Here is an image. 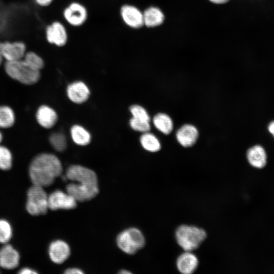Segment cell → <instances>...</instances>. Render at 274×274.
Returning a JSON list of instances; mask_svg holds the SVG:
<instances>
[{
    "label": "cell",
    "instance_id": "obj_5",
    "mask_svg": "<svg viewBox=\"0 0 274 274\" xmlns=\"http://www.w3.org/2000/svg\"><path fill=\"white\" fill-rule=\"evenodd\" d=\"M145 238L142 231L134 227L126 229L117 236L116 243L119 248L124 253L132 255L143 248Z\"/></svg>",
    "mask_w": 274,
    "mask_h": 274
},
{
    "label": "cell",
    "instance_id": "obj_15",
    "mask_svg": "<svg viewBox=\"0 0 274 274\" xmlns=\"http://www.w3.org/2000/svg\"><path fill=\"white\" fill-rule=\"evenodd\" d=\"M64 16L68 23L78 26L85 21L87 13L83 6L78 3H73L65 10Z\"/></svg>",
    "mask_w": 274,
    "mask_h": 274
},
{
    "label": "cell",
    "instance_id": "obj_24",
    "mask_svg": "<svg viewBox=\"0 0 274 274\" xmlns=\"http://www.w3.org/2000/svg\"><path fill=\"white\" fill-rule=\"evenodd\" d=\"M23 60L31 68L40 71L44 63L43 59L37 54L29 52L25 54Z\"/></svg>",
    "mask_w": 274,
    "mask_h": 274
},
{
    "label": "cell",
    "instance_id": "obj_18",
    "mask_svg": "<svg viewBox=\"0 0 274 274\" xmlns=\"http://www.w3.org/2000/svg\"><path fill=\"white\" fill-rule=\"evenodd\" d=\"M249 163L254 167L261 168L266 163V154L264 149L257 145L250 148L247 154Z\"/></svg>",
    "mask_w": 274,
    "mask_h": 274
},
{
    "label": "cell",
    "instance_id": "obj_7",
    "mask_svg": "<svg viewBox=\"0 0 274 274\" xmlns=\"http://www.w3.org/2000/svg\"><path fill=\"white\" fill-rule=\"evenodd\" d=\"M77 206V200L68 193L56 190L48 195L49 209L71 210Z\"/></svg>",
    "mask_w": 274,
    "mask_h": 274
},
{
    "label": "cell",
    "instance_id": "obj_27",
    "mask_svg": "<svg viewBox=\"0 0 274 274\" xmlns=\"http://www.w3.org/2000/svg\"><path fill=\"white\" fill-rule=\"evenodd\" d=\"M12 236V228L10 223L5 219H0V243L7 244Z\"/></svg>",
    "mask_w": 274,
    "mask_h": 274
},
{
    "label": "cell",
    "instance_id": "obj_37",
    "mask_svg": "<svg viewBox=\"0 0 274 274\" xmlns=\"http://www.w3.org/2000/svg\"><path fill=\"white\" fill-rule=\"evenodd\" d=\"M2 140H3V135L0 131V143H1Z\"/></svg>",
    "mask_w": 274,
    "mask_h": 274
},
{
    "label": "cell",
    "instance_id": "obj_28",
    "mask_svg": "<svg viewBox=\"0 0 274 274\" xmlns=\"http://www.w3.org/2000/svg\"><path fill=\"white\" fill-rule=\"evenodd\" d=\"M132 118L142 121L150 122V117L147 111L142 106L134 105L130 107Z\"/></svg>",
    "mask_w": 274,
    "mask_h": 274
},
{
    "label": "cell",
    "instance_id": "obj_33",
    "mask_svg": "<svg viewBox=\"0 0 274 274\" xmlns=\"http://www.w3.org/2000/svg\"><path fill=\"white\" fill-rule=\"evenodd\" d=\"M268 130L269 132L274 136V121H272L268 125Z\"/></svg>",
    "mask_w": 274,
    "mask_h": 274
},
{
    "label": "cell",
    "instance_id": "obj_34",
    "mask_svg": "<svg viewBox=\"0 0 274 274\" xmlns=\"http://www.w3.org/2000/svg\"><path fill=\"white\" fill-rule=\"evenodd\" d=\"M210 2L216 4H223L228 2L229 0H209Z\"/></svg>",
    "mask_w": 274,
    "mask_h": 274
},
{
    "label": "cell",
    "instance_id": "obj_29",
    "mask_svg": "<svg viewBox=\"0 0 274 274\" xmlns=\"http://www.w3.org/2000/svg\"><path fill=\"white\" fill-rule=\"evenodd\" d=\"M130 125L133 129L142 132H148L151 128L150 122L139 120L133 118L130 120Z\"/></svg>",
    "mask_w": 274,
    "mask_h": 274
},
{
    "label": "cell",
    "instance_id": "obj_38",
    "mask_svg": "<svg viewBox=\"0 0 274 274\" xmlns=\"http://www.w3.org/2000/svg\"><path fill=\"white\" fill-rule=\"evenodd\" d=\"M1 43L0 42V45H1Z\"/></svg>",
    "mask_w": 274,
    "mask_h": 274
},
{
    "label": "cell",
    "instance_id": "obj_10",
    "mask_svg": "<svg viewBox=\"0 0 274 274\" xmlns=\"http://www.w3.org/2000/svg\"><path fill=\"white\" fill-rule=\"evenodd\" d=\"M49 256L52 262L56 264L64 262L70 256L71 250L64 241L57 239L53 241L48 249Z\"/></svg>",
    "mask_w": 274,
    "mask_h": 274
},
{
    "label": "cell",
    "instance_id": "obj_32",
    "mask_svg": "<svg viewBox=\"0 0 274 274\" xmlns=\"http://www.w3.org/2000/svg\"><path fill=\"white\" fill-rule=\"evenodd\" d=\"M53 0H36V2L42 6H46L49 5Z\"/></svg>",
    "mask_w": 274,
    "mask_h": 274
},
{
    "label": "cell",
    "instance_id": "obj_25",
    "mask_svg": "<svg viewBox=\"0 0 274 274\" xmlns=\"http://www.w3.org/2000/svg\"><path fill=\"white\" fill-rule=\"evenodd\" d=\"M49 142L53 148L57 151H63L66 148V140L64 135L60 132L52 133Z\"/></svg>",
    "mask_w": 274,
    "mask_h": 274
},
{
    "label": "cell",
    "instance_id": "obj_12",
    "mask_svg": "<svg viewBox=\"0 0 274 274\" xmlns=\"http://www.w3.org/2000/svg\"><path fill=\"white\" fill-rule=\"evenodd\" d=\"M199 261L197 257L191 251H185L181 254L176 260L178 271L182 274H191L198 267Z\"/></svg>",
    "mask_w": 274,
    "mask_h": 274
},
{
    "label": "cell",
    "instance_id": "obj_9",
    "mask_svg": "<svg viewBox=\"0 0 274 274\" xmlns=\"http://www.w3.org/2000/svg\"><path fill=\"white\" fill-rule=\"evenodd\" d=\"M199 136L197 129L193 125L185 124L176 131V138L178 143L185 148L193 146Z\"/></svg>",
    "mask_w": 274,
    "mask_h": 274
},
{
    "label": "cell",
    "instance_id": "obj_11",
    "mask_svg": "<svg viewBox=\"0 0 274 274\" xmlns=\"http://www.w3.org/2000/svg\"><path fill=\"white\" fill-rule=\"evenodd\" d=\"M20 261V255L13 246L6 244L0 249V266L6 269L16 268Z\"/></svg>",
    "mask_w": 274,
    "mask_h": 274
},
{
    "label": "cell",
    "instance_id": "obj_14",
    "mask_svg": "<svg viewBox=\"0 0 274 274\" xmlns=\"http://www.w3.org/2000/svg\"><path fill=\"white\" fill-rule=\"evenodd\" d=\"M121 13L123 20L129 26L138 28L143 25V14L135 7L125 5L121 8Z\"/></svg>",
    "mask_w": 274,
    "mask_h": 274
},
{
    "label": "cell",
    "instance_id": "obj_36",
    "mask_svg": "<svg viewBox=\"0 0 274 274\" xmlns=\"http://www.w3.org/2000/svg\"><path fill=\"white\" fill-rule=\"evenodd\" d=\"M3 57L0 52V65L1 64L2 61H3Z\"/></svg>",
    "mask_w": 274,
    "mask_h": 274
},
{
    "label": "cell",
    "instance_id": "obj_13",
    "mask_svg": "<svg viewBox=\"0 0 274 274\" xmlns=\"http://www.w3.org/2000/svg\"><path fill=\"white\" fill-rule=\"evenodd\" d=\"M67 94L70 99L73 102L82 104L88 98L90 91L83 82L77 81L67 86Z\"/></svg>",
    "mask_w": 274,
    "mask_h": 274
},
{
    "label": "cell",
    "instance_id": "obj_17",
    "mask_svg": "<svg viewBox=\"0 0 274 274\" xmlns=\"http://www.w3.org/2000/svg\"><path fill=\"white\" fill-rule=\"evenodd\" d=\"M36 119L38 123L42 127L45 128H50L57 122V115L51 107L43 105L37 110Z\"/></svg>",
    "mask_w": 274,
    "mask_h": 274
},
{
    "label": "cell",
    "instance_id": "obj_1",
    "mask_svg": "<svg viewBox=\"0 0 274 274\" xmlns=\"http://www.w3.org/2000/svg\"><path fill=\"white\" fill-rule=\"evenodd\" d=\"M65 177L74 182L66 186V191L77 201L89 200L98 193L97 177L92 169L80 165H73L67 168Z\"/></svg>",
    "mask_w": 274,
    "mask_h": 274
},
{
    "label": "cell",
    "instance_id": "obj_30",
    "mask_svg": "<svg viewBox=\"0 0 274 274\" xmlns=\"http://www.w3.org/2000/svg\"><path fill=\"white\" fill-rule=\"evenodd\" d=\"M64 273L66 274H83L84 272L80 268L72 267L66 269Z\"/></svg>",
    "mask_w": 274,
    "mask_h": 274
},
{
    "label": "cell",
    "instance_id": "obj_16",
    "mask_svg": "<svg viewBox=\"0 0 274 274\" xmlns=\"http://www.w3.org/2000/svg\"><path fill=\"white\" fill-rule=\"evenodd\" d=\"M48 41L57 46L64 45L67 40V35L63 26L58 22H55L48 26L46 29Z\"/></svg>",
    "mask_w": 274,
    "mask_h": 274
},
{
    "label": "cell",
    "instance_id": "obj_6",
    "mask_svg": "<svg viewBox=\"0 0 274 274\" xmlns=\"http://www.w3.org/2000/svg\"><path fill=\"white\" fill-rule=\"evenodd\" d=\"M44 188L33 184L27 192L26 209L32 216L45 214L48 207V195Z\"/></svg>",
    "mask_w": 274,
    "mask_h": 274
},
{
    "label": "cell",
    "instance_id": "obj_26",
    "mask_svg": "<svg viewBox=\"0 0 274 274\" xmlns=\"http://www.w3.org/2000/svg\"><path fill=\"white\" fill-rule=\"evenodd\" d=\"M12 155L7 147L0 146V169L7 170L12 166Z\"/></svg>",
    "mask_w": 274,
    "mask_h": 274
},
{
    "label": "cell",
    "instance_id": "obj_21",
    "mask_svg": "<svg viewBox=\"0 0 274 274\" xmlns=\"http://www.w3.org/2000/svg\"><path fill=\"white\" fill-rule=\"evenodd\" d=\"M140 143L146 150L151 152H156L161 149V144L159 140L153 134L146 132L141 135Z\"/></svg>",
    "mask_w": 274,
    "mask_h": 274
},
{
    "label": "cell",
    "instance_id": "obj_23",
    "mask_svg": "<svg viewBox=\"0 0 274 274\" xmlns=\"http://www.w3.org/2000/svg\"><path fill=\"white\" fill-rule=\"evenodd\" d=\"M15 121V114L10 107L0 106V128H8L14 124Z\"/></svg>",
    "mask_w": 274,
    "mask_h": 274
},
{
    "label": "cell",
    "instance_id": "obj_35",
    "mask_svg": "<svg viewBox=\"0 0 274 274\" xmlns=\"http://www.w3.org/2000/svg\"><path fill=\"white\" fill-rule=\"evenodd\" d=\"M119 273H121V274H128V273H131V272L127 270H125V269H122V270H121L119 272Z\"/></svg>",
    "mask_w": 274,
    "mask_h": 274
},
{
    "label": "cell",
    "instance_id": "obj_3",
    "mask_svg": "<svg viewBox=\"0 0 274 274\" xmlns=\"http://www.w3.org/2000/svg\"><path fill=\"white\" fill-rule=\"evenodd\" d=\"M207 238V232L202 228L193 225L183 224L175 231V238L184 251L197 249Z\"/></svg>",
    "mask_w": 274,
    "mask_h": 274
},
{
    "label": "cell",
    "instance_id": "obj_22",
    "mask_svg": "<svg viewBox=\"0 0 274 274\" xmlns=\"http://www.w3.org/2000/svg\"><path fill=\"white\" fill-rule=\"evenodd\" d=\"M71 134L73 140L77 145L85 146L90 142V133L81 126H73L71 129Z\"/></svg>",
    "mask_w": 274,
    "mask_h": 274
},
{
    "label": "cell",
    "instance_id": "obj_19",
    "mask_svg": "<svg viewBox=\"0 0 274 274\" xmlns=\"http://www.w3.org/2000/svg\"><path fill=\"white\" fill-rule=\"evenodd\" d=\"M164 19L163 12L157 7H149L143 13L144 24L148 27L157 26L162 24Z\"/></svg>",
    "mask_w": 274,
    "mask_h": 274
},
{
    "label": "cell",
    "instance_id": "obj_8",
    "mask_svg": "<svg viewBox=\"0 0 274 274\" xmlns=\"http://www.w3.org/2000/svg\"><path fill=\"white\" fill-rule=\"evenodd\" d=\"M25 50V45L21 42H4L0 45V52L7 61L23 59Z\"/></svg>",
    "mask_w": 274,
    "mask_h": 274
},
{
    "label": "cell",
    "instance_id": "obj_4",
    "mask_svg": "<svg viewBox=\"0 0 274 274\" xmlns=\"http://www.w3.org/2000/svg\"><path fill=\"white\" fill-rule=\"evenodd\" d=\"M5 69L12 79L25 85H32L40 80V72L29 67L22 59L7 61Z\"/></svg>",
    "mask_w": 274,
    "mask_h": 274
},
{
    "label": "cell",
    "instance_id": "obj_20",
    "mask_svg": "<svg viewBox=\"0 0 274 274\" xmlns=\"http://www.w3.org/2000/svg\"><path fill=\"white\" fill-rule=\"evenodd\" d=\"M153 123L155 127L164 134H169L174 128V124L170 117L166 114L159 113L153 118Z\"/></svg>",
    "mask_w": 274,
    "mask_h": 274
},
{
    "label": "cell",
    "instance_id": "obj_31",
    "mask_svg": "<svg viewBox=\"0 0 274 274\" xmlns=\"http://www.w3.org/2000/svg\"><path fill=\"white\" fill-rule=\"evenodd\" d=\"M18 273L19 274H36L38 272L30 268L25 267L21 269Z\"/></svg>",
    "mask_w": 274,
    "mask_h": 274
},
{
    "label": "cell",
    "instance_id": "obj_2",
    "mask_svg": "<svg viewBox=\"0 0 274 274\" xmlns=\"http://www.w3.org/2000/svg\"><path fill=\"white\" fill-rule=\"evenodd\" d=\"M62 172L60 160L50 153H41L35 156L29 166V176L32 184L48 187Z\"/></svg>",
    "mask_w": 274,
    "mask_h": 274
}]
</instances>
